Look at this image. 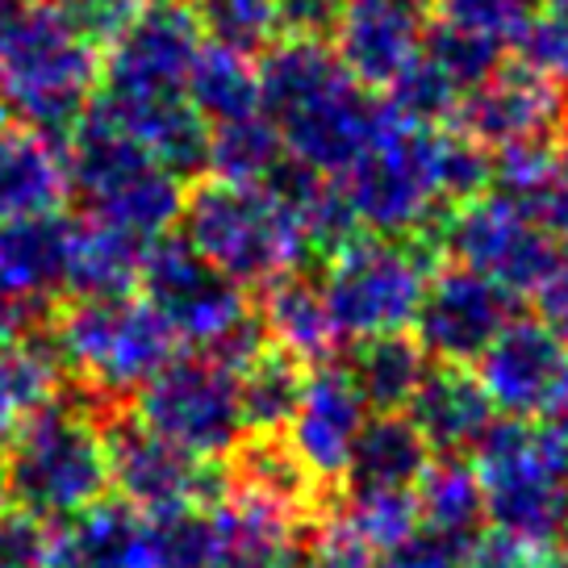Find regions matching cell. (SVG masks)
<instances>
[{
  "label": "cell",
  "instance_id": "13",
  "mask_svg": "<svg viewBox=\"0 0 568 568\" xmlns=\"http://www.w3.org/2000/svg\"><path fill=\"white\" fill-rule=\"evenodd\" d=\"M518 314L523 310L510 288L447 260L426 281V293L414 314V338L435 364L473 368Z\"/></svg>",
  "mask_w": 568,
  "mask_h": 568
},
{
  "label": "cell",
  "instance_id": "49",
  "mask_svg": "<svg viewBox=\"0 0 568 568\" xmlns=\"http://www.w3.org/2000/svg\"><path fill=\"white\" fill-rule=\"evenodd\" d=\"M47 568H75L71 551L63 548V535H54V551H51V560H47Z\"/></svg>",
  "mask_w": 568,
  "mask_h": 568
},
{
  "label": "cell",
  "instance_id": "37",
  "mask_svg": "<svg viewBox=\"0 0 568 568\" xmlns=\"http://www.w3.org/2000/svg\"><path fill=\"white\" fill-rule=\"evenodd\" d=\"M293 568H376V548L355 531L338 506H326L302 527Z\"/></svg>",
  "mask_w": 568,
  "mask_h": 568
},
{
  "label": "cell",
  "instance_id": "40",
  "mask_svg": "<svg viewBox=\"0 0 568 568\" xmlns=\"http://www.w3.org/2000/svg\"><path fill=\"white\" fill-rule=\"evenodd\" d=\"M515 47L527 68L548 75L551 84H560L568 92V4L535 9V18L527 21V30L518 34Z\"/></svg>",
  "mask_w": 568,
  "mask_h": 568
},
{
  "label": "cell",
  "instance_id": "28",
  "mask_svg": "<svg viewBox=\"0 0 568 568\" xmlns=\"http://www.w3.org/2000/svg\"><path fill=\"white\" fill-rule=\"evenodd\" d=\"M414 494H418V523L430 531L452 535L464 548H477L489 535L485 531L489 527L485 485L468 456H435Z\"/></svg>",
  "mask_w": 568,
  "mask_h": 568
},
{
  "label": "cell",
  "instance_id": "33",
  "mask_svg": "<svg viewBox=\"0 0 568 568\" xmlns=\"http://www.w3.org/2000/svg\"><path fill=\"white\" fill-rule=\"evenodd\" d=\"M205 42L231 47L243 54H260L281 42V0H193Z\"/></svg>",
  "mask_w": 568,
  "mask_h": 568
},
{
  "label": "cell",
  "instance_id": "36",
  "mask_svg": "<svg viewBox=\"0 0 568 568\" xmlns=\"http://www.w3.org/2000/svg\"><path fill=\"white\" fill-rule=\"evenodd\" d=\"M435 172H439V196L447 210L468 205L494 189L497 160L494 151H485L477 139L460 134L456 125L439 130V155H435Z\"/></svg>",
  "mask_w": 568,
  "mask_h": 568
},
{
  "label": "cell",
  "instance_id": "11",
  "mask_svg": "<svg viewBox=\"0 0 568 568\" xmlns=\"http://www.w3.org/2000/svg\"><path fill=\"white\" fill-rule=\"evenodd\" d=\"M101 426H105L113 489L130 506H139L142 515L172 518L189 510H210L231 489L226 464H205L180 452L176 444L146 430L134 418V409H109Z\"/></svg>",
  "mask_w": 568,
  "mask_h": 568
},
{
  "label": "cell",
  "instance_id": "4",
  "mask_svg": "<svg viewBox=\"0 0 568 568\" xmlns=\"http://www.w3.org/2000/svg\"><path fill=\"white\" fill-rule=\"evenodd\" d=\"M101 97V47L51 4H30L0 51V113L68 139Z\"/></svg>",
  "mask_w": 568,
  "mask_h": 568
},
{
  "label": "cell",
  "instance_id": "31",
  "mask_svg": "<svg viewBox=\"0 0 568 568\" xmlns=\"http://www.w3.org/2000/svg\"><path fill=\"white\" fill-rule=\"evenodd\" d=\"M305 376H310V368L281 347H267L247 373L239 376L247 435H284L288 430L293 414L302 406Z\"/></svg>",
  "mask_w": 568,
  "mask_h": 568
},
{
  "label": "cell",
  "instance_id": "21",
  "mask_svg": "<svg viewBox=\"0 0 568 568\" xmlns=\"http://www.w3.org/2000/svg\"><path fill=\"white\" fill-rule=\"evenodd\" d=\"M68 201L71 184L63 142L0 113V226L63 213Z\"/></svg>",
  "mask_w": 568,
  "mask_h": 568
},
{
  "label": "cell",
  "instance_id": "2",
  "mask_svg": "<svg viewBox=\"0 0 568 568\" xmlns=\"http://www.w3.org/2000/svg\"><path fill=\"white\" fill-rule=\"evenodd\" d=\"M47 343L75 393L101 414L139 397L180 355L176 335L142 297L63 302L47 326Z\"/></svg>",
  "mask_w": 568,
  "mask_h": 568
},
{
  "label": "cell",
  "instance_id": "52",
  "mask_svg": "<svg viewBox=\"0 0 568 568\" xmlns=\"http://www.w3.org/2000/svg\"><path fill=\"white\" fill-rule=\"evenodd\" d=\"M551 568H568V565H560V560H556V556H551Z\"/></svg>",
  "mask_w": 568,
  "mask_h": 568
},
{
  "label": "cell",
  "instance_id": "7",
  "mask_svg": "<svg viewBox=\"0 0 568 568\" xmlns=\"http://www.w3.org/2000/svg\"><path fill=\"white\" fill-rule=\"evenodd\" d=\"M439 130L409 125L389 113L381 139L338 176L359 231L385 239H426L439 247L444 217L452 213L439 196V172H435Z\"/></svg>",
  "mask_w": 568,
  "mask_h": 568
},
{
  "label": "cell",
  "instance_id": "38",
  "mask_svg": "<svg viewBox=\"0 0 568 568\" xmlns=\"http://www.w3.org/2000/svg\"><path fill=\"white\" fill-rule=\"evenodd\" d=\"M338 510L376 551H385L418 527V494H343Z\"/></svg>",
  "mask_w": 568,
  "mask_h": 568
},
{
  "label": "cell",
  "instance_id": "30",
  "mask_svg": "<svg viewBox=\"0 0 568 568\" xmlns=\"http://www.w3.org/2000/svg\"><path fill=\"white\" fill-rule=\"evenodd\" d=\"M59 385L63 368L47 343V331L30 338H0V439H9L30 414L54 402Z\"/></svg>",
  "mask_w": 568,
  "mask_h": 568
},
{
  "label": "cell",
  "instance_id": "48",
  "mask_svg": "<svg viewBox=\"0 0 568 568\" xmlns=\"http://www.w3.org/2000/svg\"><path fill=\"white\" fill-rule=\"evenodd\" d=\"M26 9H30V0H0V51H4L9 34H13V30L21 26Z\"/></svg>",
  "mask_w": 568,
  "mask_h": 568
},
{
  "label": "cell",
  "instance_id": "18",
  "mask_svg": "<svg viewBox=\"0 0 568 568\" xmlns=\"http://www.w3.org/2000/svg\"><path fill=\"white\" fill-rule=\"evenodd\" d=\"M430 21V0H343L331 47L355 84L389 89L418 59Z\"/></svg>",
  "mask_w": 568,
  "mask_h": 568
},
{
  "label": "cell",
  "instance_id": "45",
  "mask_svg": "<svg viewBox=\"0 0 568 568\" xmlns=\"http://www.w3.org/2000/svg\"><path fill=\"white\" fill-rule=\"evenodd\" d=\"M343 0H281L284 38H322L331 42Z\"/></svg>",
  "mask_w": 568,
  "mask_h": 568
},
{
  "label": "cell",
  "instance_id": "39",
  "mask_svg": "<svg viewBox=\"0 0 568 568\" xmlns=\"http://www.w3.org/2000/svg\"><path fill=\"white\" fill-rule=\"evenodd\" d=\"M535 0H430L435 21L460 26V30H477L497 42H518V34L527 30V21L535 18Z\"/></svg>",
  "mask_w": 568,
  "mask_h": 568
},
{
  "label": "cell",
  "instance_id": "26",
  "mask_svg": "<svg viewBox=\"0 0 568 568\" xmlns=\"http://www.w3.org/2000/svg\"><path fill=\"white\" fill-rule=\"evenodd\" d=\"M151 243L139 234H125L105 222H71L68 243V276L63 293L68 302H105V297H134L142 284Z\"/></svg>",
  "mask_w": 568,
  "mask_h": 568
},
{
  "label": "cell",
  "instance_id": "50",
  "mask_svg": "<svg viewBox=\"0 0 568 568\" xmlns=\"http://www.w3.org/2000/svg\"><path fill=\"white\" fill-rule=\"evenodd\" d=\"M4 501L9 497H4V456H0V510H4Z\"/></svg>",
  "mask_w": 568,
  "mask_h": 568
},
{
  "label": "cell",
  "instance_id": "22",
  "mask_svg": "<svg viewBox=\"0 0 568 568\" xmlns=\"http://www.w3.org/2000/svg\"><path fill=\"white\" fill-rule=\"evenodd\" d=\"M406 414L435 456H473V447L497 423V409L477 368L464 364H430Z\"/></svg>",
  "mask_w": 568,
  "mask_h": 568
},
{
  "label": "cell",
  "instance_id": "27",
  "mask_svg": "<svg viewBox=\"0 0 568 568\" xmlns=\"http://www.w3.org/2000/svg\"><path fill=\"white\" fill-rule=\"evenodd\" d=\"M430 364L435 359L423 352L414 331L355 338V343H347V355H343V368L364 397L368 414H406L423 376L430 373Z\"/></svg>",
  "mask_w": 568,
  "mask_h": 568
},
{
  "label": "cell",
  "instance_id": "5",
  "mask_svg": "<svg viewBox=\"0 0 568 568\" xmlns=\"http://www.w3.org/2000/svg\"><path fill=\"white\" fill-rule=\"evenodd\" d=\"M180 239L201 251L217 272L255 293L314 260L297 217L267 184H196L180 213Z\"/></svg>",
  "mask_w": 568,
  "mask_h": 568
},
{
  "label": "cell",
  "instance_id": "51",
  "mask_svg": "<svg viewBox=\"0 0 568 568\" xmlns=\"http://www.w3.org/2000/svg\"><path fill=\"white\" fill-rule=\"evenodd\" d=\"M535 4H539V9H548V4H568V0H535Z\"/></svg>",
  "mask_w": 568,
  "mask_h": 568
},
{
  "label": "cell",
  "instance_id": "15",
  "mask_svg": "<svg viewBox=\"0 0 568 568\" xmlns=\"http://www.w3.org/2000/svg\"><path fill=\"white\" fill-rule=\"evenodd\" d=\"M205 47L193 0H155L101 59V92L109 97H184L189 71Z\"/></svg>",
  "mask_w": 568,
  "mask_h": 568
},
{
  "label": "cell",
  "instance_id": "3",
  "mask_svg": "<svg viewBox=\"0 0 568 568\" xmlns=\"http://www.w3.org/2000/svg\"><path fill=\"white\" fill-rule=\"evenodd\" d=\"M468 460L497 535L556 551L568 535V414L548 423L497 418Z\"/></svg>",
  "mask_w": 568,
  "mask_h": 568
},
{
  "label": "cell",
  "instance_id": "34",
  "mask_svg": "<svg viewBox=\"0 0 568 568\" xmlns=\"http://www.w3.org/2000/svg\"><path fill=\"white\" fill-rule=\"evenodd\" d=\"M423 54L468 97V92L480 89V84L506 63V42L485 38V34H477V30L447 26V21H430Z\"/></svg>",
  "mask_w": 568,
  "mask_h": 568
},
{
  "label": "cell",
  "instance_id": "9",
  "mask_svg": "<svg viewBox=\"0 0 568 568\" xmlns=\"http://www.w3.org/2000/svg\"><path fill=\"white\" fill-rule=\"evenodd\" d=\"M134 418L205 464H226L247 439L239 376L205 352H180L134 397Z\"/></svg>",
  "mask_w": 568,
  "mask_h": 568
},
{
  "label": "cell",
  "instance_id": "23",
  "mask_svg": "<svg viewBox=\"0 0 568 568\" xmlns=\"http://www.w3.org/2000/svg\"><path fill=\"white\" fill-rule=\"evenodd\" d=\"M435 460L409 414H368L343 473V494H414Z\"/></svg>",
  "mask_w": 568,
  "mask_h": 568
},
{
  "label": "cell",
  "instance_id": "6",
  "mask_svg": "<svg viewBox=\"0 0 568 568\" xmlns=\"http://www.w3.org/2000/svg\"><path fill=\"white\" fill-rule=\"evenodd\" d=\"M68 151V184L80 201V217L105 222L125 234H139L146 243H160L184 213L189 189L176 172H168L113 130L105 118H89L63 139Z\"/></svg>",
  "mask_w": 568,
  "mask_h": 568
},
{
  "label": "cell",
  "instance_id": "19",
  "mask_svg": "<svg viewBox=\"0 0 568 568\" xmlns=\"http://www.w3.org/2000/svg\"><path fill=\"white\" fill-rule=\"evenodd\" d=\"M364 423H368L364 397L352 385L343 359H331V364L310 368L302 406L293 414L284 439L293 444L302 464L326 489H335V485H343V473H347V460H352V447Z\"/></svg>",
  "mask_w": 568,
  "mask_h": 568
},
{
  "label": "cell",
  "instance_id": "44",
  "mask_svg": "<svg viewBox=\"0 0 568 568\" xmlns=\"http://www.w3.org/2000/svg\"><path fill=\"white\" fill-rule=\"evenodd\" d=\"M464 568H551V551L527 548L510 535L489 531L477 548L468 551Z\"/></svg>",
  "mask_w": 568,
  "mask_h": 568
},
{
  "label": "cell",
  "instance_id": "25",
  "mask_svg": "<svg viewBox=\"0 0 568 568\" xmlns=\"http://www.w3.org/2000/svg\"><path fill=\"white\" fill-rule=\"evenodd\" d=\"M255 314L264 322L272 347H281L293 359H302L305 368H318V364L338 359L343 335H338L335 318L326 310L322 281L310 276L305 267L293 272V276H281L276 284H267L264 293H260Z\"/></svg>",
  "mask_w": 568,
  "mask_h": 568
},
{
  "label": "cell",
  "instance_id": "20",
  "mask_svg": "<svg viewBox=\"0 0 568 568\" xmlns=\"http://www.w3.org/2000/svg\"><path fill=\"white\" fill-rule=\"evenodd\" d=\"M97 118H105L113 130H122L130 142H139L151 160L193 180L210 172V122L189 105V97H109L101 92Z\"/></svg>",
  "mask_w": 568,
  "mask_h": 568
},
{
  "label": "cell",
  "instance_id": "17",
  "mask_svg": "<svg viewBox=\"0 0 568 568\" xmlns=\"http://www.w3.org/2000/svg\"><path fill=\"white\" fill-rule=\"evenodd\" d=\"M389 125V105L352 75L276 122L284 151L322 176H343Z\"/></svg>",
  "mask_w": 568,
  "mask_h": 568
},
{
  "label": "cell",
  "instance_id": "8",
  "mask_svg": "<svg viewBox=\"0 0 568 568\" xmlns=\"http://www.w3.org/2000/svg\"><path fill=\"white\" fill-rule=\"evenodd\" d=\"M435 260H444L435 243L385 234H359L352 247L331 255L318 281L343 343L409 331L426 281L439 267Z\"/></svg>",
  "mask_w": 568,
  "mask_h": 568
},
{
  "label": "cell",
  "instance_id": "32",
  "mask_svg": "<svg viewBox=\"0 0 568 568\" xmlns=\"http://www.w3.org/2000/svg\"><path fill=\"white\" fill-rule=\"evenodd\" d=\"M288 160L284 139L267 113L210 130V172L226 184H267Z\"/></svg>",
  "mask_w": 568,
  "mask_h": 568
},
{
  "label": "cell",
  "instance_id": "42",
  "mask_svg": "<svg viewBox=\"0 0 568 568\" xmlns=\"http://www.w3.org/2000/svg\"><path fill=\"white\" fill-rule=\"evenodd\" d=\"M468 551L473 548H464L460 539H452L444 531H430V527L418 523L397 544L376 551V568H464Z\"/></svg>",
  "mask_w": 568,
  "mask_h": 568
},
{
  "label": "cell",
  "instance_id": "12",
  "mask_svg": "<svg viewBox=\"0 0 568 568\" xmlns=\"http://www.w3.org/2000/svg\"><path fill=\"white\" fill-rule=\"evenodd\" d=\"M139 288L142 302L168 322L180 347H193V352H213L255 314L247 288L234 284L226 272H217L180 234L151 243Z\"/></svg>",
  "mask_w": 568,
  "mask_h": 568
},
{
  "label": "cell",
  "instance_id": "41",
  "mask_svg": "<svg viewBox=\"0 0 568 568\" xmlns=\"http://www.w3.org/2000/svg\"><path fill=\"white\" fill-rule=\"evenodd\" d=\"M42 4H51L59 18L71 21V26L84 38H92L97 47H109V42L122 34L142 9H151L155 0H42Z\"/></svg>",
  "mask_w": 568,
  "mask_h": 568
},
{
  "label": "cell",
  "instance_id": "35",
  "mask_svg": "<svg viewBox=\"0 0 568 568\" xmlns=\"http://www.w3.org/2000/svg\"><path fill=\"white\" fill-rule=\"evenodd\" d=\"M460 101H464V92L456 89L423 51H418V59L385 89V105H389L393 118H402V122H409V125H430V130H439L444 122H452Z\"/></svg>",
  "mask_w": 568,
  "mask_h": 568
},
{
  "label": "cell",
  "instance_id": "14",
  "mask_svg": "<svg viewBox=\"0 0 568 568\" xmlns=\"http://www.w3.org/2000/svg\"><path fill=\"white\" fill-rule=\"evenodd\" d=\"M452 125L494 155L560 146L568 130V92L515 59L464 97Z\"/></svg>",
  "mask_w": 568,
  "mask_h": 568
},
{
  "label": "cell",
  "instance_id": "29",
  "mask_svg": "<svg viewBox=\"0 0 568 568\" xmlns=\"http://www.w3.org/2000/svg\"><path fill=\"white\" fill-rule=\"evenodd\" d=\"M184 97L210 122V130L255 118V113H264V105H260V59L205 42L193 71H189Z\"/></svg>",
  "mask_w": 568,
  "mask_h": 568
},
{
  "label": "cell",
  "instance_id": "16",
  "mask_svg": "<svg viewBox=\"0 0 568 568\" xmlns=\"http://www.w3.org/2000/svg\"><path fill=\"white\" fill-rule=\"evenodd\" d=\"M477 376L501 418L548 423L568 414V338L539 314H518L477 359Z\"/></svg>",
  "mask_w": 568,
  "mask_h": 568
},
{
  "label": "cell",
  "instance_id": "47",
  "mask_svg": "<svg viewBox=\"0 0 568 568\" xmlns=\"http://www.w3.org/2000/svg\"><path fill=\"white\" fill-rule=\"evenodd\" d=\"M548 226L560 239H568V130L565 139H560V151H556V189H551Z\"/></svg>",
  "mask_w": 568,
  "mask_h": 568
},
{
  "label": "cell",
  "instance_id": "46",
  "mask_svg": "<svg viewBox=\"0 0 568 568\" xmlns=\"http://www.w3.org/2000/svg\"><path fill=\"white\" fill-rule=\"evenodd\" d=\"M535 302H539V318L548 322L560 338H568V243H565L560 264H556V272L548 276V284L539 288Z\"/></svg>",
  "mask_w": 568,
  "mask_h": 568
},
{
  "label": "cell",
  "instance_id": "43",
  "mask_svg": "<svg viewBox=\"0 0 568 568\" xmlns=\"http://www.w3.org/2000/svg\"><path fill=\"white\" fill-rule=\"evenodd\" d=\"M54 535L26 510H0V568H47Z\"/></svg>",
  "mask_w": 568,
  "mask_h": 568
},
{
  "label": "cell",
  "instance_id": "10",
  "mask_svg": "<svg viewBox=\"0 0 568 568\" xmlns=\"http://www.w3.org/2000/svg\"><path fill=\"white\" fill-rule=\"evenodd\" d=\"M439 251L452 264L473 267L501 288H510L518 302H527V297H539V288L556 272L565 255V239L548 231L523 205H515L510 196L489 189L485 196L447 213Z\"/></svg>",
  "mask_w": 568,
  "mask_h": 568
},
{
  "label": "cell",
  "instance_id": "24",
  "mask_svg": "<svg viewBox=\"0 0 568 568\" xmlns=\"http://www.w3.org/2000/svg\"><path fill=\"white\" fill-rule=\"evenodd\" d=\"M63 548L75 568H163L160 523L125 497H101L92 510L71 518Z\"/></svg>",
  "mask_w": 568,
  "mask_h": 568
},
{
  "label": "cell",
  "instance_id": "1",
  "mask_svg": "<svg viewBox=\"0 0 568 568\" xmlns=\"http://www.w3.org/2000/svg\"><path fill=\"white\" fill-rule=\"evenodd\" d=\"M101 409L80 393L30 414L9 435L4 497L38 523H71L109 494V447Z\"/></svg>",
  "mask_w": 568,
  "mask_h": 568
}]
</instances>
